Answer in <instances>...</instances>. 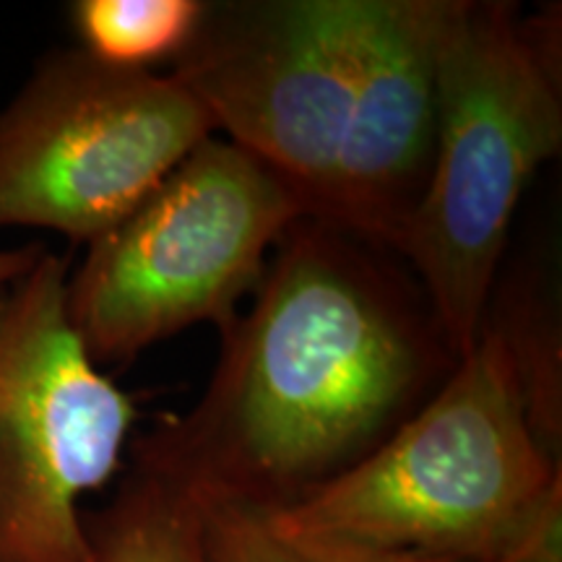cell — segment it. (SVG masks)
<instances>
[{
    "label": "cell",
    "instance_id": "1",
    "mask_svg": "<svg viewBox=\"0 0 562 562\" xmlns=\"http://www.w3.org/2000/svg\"><path fill=\"white\" fill-rule=\"evenodd\" d=\"M461 360L402 258L305 216L222 331L203 396L131 459L206 501L290 508L378 451Z\"/></svg>",
    "mask_w": 562,
    "mask_h": 562
},
{
    "label": "cell",
    "instance_id": "2",
    "mask_svg": "<svg viewBox=\"0 0 562 562\" xmlns=\"http://www.w3.org/2000/svg\"><path fill=\"white\" fill-rule=\"evenodd\" d=\"M294 533L442 562H562V461L531 432L505 341L476 344L368 459L271 510Z\"/></svg>",
    "mask_w": 562,
    "mask_h": 562
},
{
    "label": "cell",
    "instance_id": "3",
    "mask_svg": "<svg viewBox=\"0 0 562 562\" xmlns=\"http://www.w3.org/2000/svg\"><path fill=\"white\" fill-rule=\"evenodd\" d=\"M560 9L451 0L438 53V149L425 199L391 245L467 357L501 279L510 222L562 146Z\"/></svg>",
    "mask_w": 562,
    "mask_h": 562
},
{
    "label": "cell",
    "instance_id": "4",
    "mask_svg": "<svg viewBox=\"0 0 562 562\" xmlns=\"http://www.w3.org/2000/svg\"><path fill=\"white\" fill-rule=\"evenodd\" d=\"M305 216L269 167L211 136L70 269V326L97 368L128 364L199 323L222 334Z\"/></svg>",
    "mask_w": 562,
    "mask_h": 562
},
{
    "label": "cell",
    "instance_id": "5",
    "mask_svg": "<svg viewBox=\"0 0 562 562\" xmlns=\"http://www.w3.org/2000/svg\"><path fill=\"white\" fill-rule=\"evenodd\" d=\"M206 110L175 76L47 53L0 110V229L91 245L203 140Z\"/></svg>",
    "mask_w": 562,
    "mask_h": 562
},
{
    "label": "cell",
    "instance_id": "6",
    "mask_svg": "<svg viewBox=\"0 0 562 562\" xmlns=\"http://www.w3.org/2000/svg\"><path fill=\"white\" fill-rule=\"evenodd\" d=\"M68 273L45 250L0 290V562H91L81 501L123 472L138 414L70 326Z\"/></svg>",
    "mask_w": 562,
    "mask_h": 562
},
{
    "label": "cell",
    "instance_id": "7",
    "mask_svg": "<svg viewBox=\"0 0 562 562\" xmlns=\"http://www.w3.org/2000/svg\"><path fill=\"white\" fill-rule=\"evenodd\" d=\"M172 76L214 133L248 151L328 222L349 110L347 0L203 3Z\"/></svg>",
    "mask_w": 562,
    "mask_h": 562
},
{
    "label": "cell",
    "instance_id": "8",
    "mask_svg": "<svg viewBox=\"0 0 562 562\" xmlns=\"http://www.w3.org/2000/svg\"><path fill=\"white\" fill-rule=\"evenodd\" d=\"M451 0H347L349 110L328 224L391 250L438 149V53Z\"/></svg>",
    "mask_w": 562,
    "mask_h": 562
},
{
    "label": "cell",
    "instance_id": "9",
    "mask_svg": "<svg viewBox=\"0 0 562 562\" xmlns=\"http://www.w3.org/2000/svg\"><path fill=\"white\" fill-rule=\"evenodd\" d=\"M83 531L91 562H211L203 497L138 459L102 510H83Z\"/></svg>",
    "mask_w": 562,
    "mask_h": 562
},
{
    "label": "cell",
    "instance_id": "10",
    "mask_svg": "<svg viewBox=\"0 0 562 562\" xmlns=\"http://www.w3.org/2000/svg\"><path fill=\"white\" fill-rule=\"evenodd\" d=\"M482 326L505 341L521 383L526 417L542 448L562 461L560 318L533 273L495 281Z\"/></svg>",
    "mask_w": 562,
    "mask_h": 562
},
{
    "label": "cell",
    "instance_id": "11",
    "mask_svg": "<svg viewBox=\"0 0 562 562\" xmlns=\"http://www.w3.org/2000/svg\"><path fill=\"white\" fill-rule=\"evenodd\" d=\"M201 13L203 0H79L70 5V24L94 60L151 70L186 50Z\"/></svg>",
    "mask_w": 562,
    "mask_h": 562
},
{
    "label": "cell",
    "instance_id": "12",
    "mask_svg": "<svg viewBox=\"0 0 562 562\" xmlns=\"http://www.w3.org/2000/svg\"><path fill=\"white\" fill-rule=\"evenodd\" d=\"M203 505L211 562H442L294 533L273 521L269 508L250 503L203 497Z\"/></svg>",
    "mask_w": 562,
    "mask_h": 562
},
{
    "label": "cell",
    "instance_id": "13",
    "mask_svg": "<svg viewBox=\"0 0 562 562\" xmlns=\"http://www.w3.org/2000/svg\"><path fill=\"white\" fill-rule=\"evenodd\" d=\"M45 250L47 248L42 243H32V245H21V248L0 250V290L24 277V273L40 261L42 252H45Z\"/></svg>",
    "mask_w": 562,
    "mask_h": 562
}]
</instances>
